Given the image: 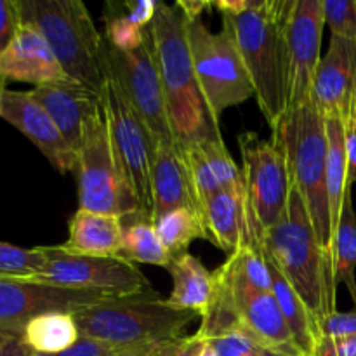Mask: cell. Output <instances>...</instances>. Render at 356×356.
I'll use <instances>...</instances> for the list:
<instances>
[{
  "label": "cell",
  "mask_w": 356,
  "mask_h": 356,
  "mask_svg": "<svg viewBox=\"0 0 356 356\" xmlns=\"http://www.w3.org/2000/svg\"><path fill=\"white\" fill-rule=\"evenodd\" d=\"M0 118L23 132L56 170H75V152L65 141L51 115L31 97L30 90L23 92L0 86Z\"/></svg>",
  "instance_id": "obj_15"
},
{
  "label": "cell",
  "mask_w": 356,
  "mask_h": 356,
  "mask_svg": "<svg viewBox=\"0 0 356 356\" xmlns=\"http://www.w3.org/2000/svg\"><path fill=\"white\" fill-rule=\"evenodd\" d=\"M353 111H355V115H356V89H355V103H353Z\"/></svg>",
  "instance_id": "obj_47"
},
{
  "label": "cell",
  "mask_w": 356,
  "mask_h": 356,
  "mask_svg": "<svg viewBox=\"0 0 356 356\" xmlns=\"http://www.w3.org/2000/svg\"><path fill=\"white\" fill-rule=\"evenodd\" d=\"M156 6H159L156 0H134V2H125L124 14L129 17L131 23L146 30L152 24L153 17H155Z\"/></svg>",
  "instance_id": "obj_40"
},
{
  "label": "cell",
  "mask_w": 356,
  "mask_h": 356,
  "mask_svg": "<svg viewBox=\"0 0 356 356\" xmlns=\"http://www.w3.org/2000/svg\"><path fill=\"white\" fill-rule=\"evenodd\" d=\"M214 350L216 356H259L261 346L250 339L242 329L229 330V332L216 336L207 341Z\"/></svg>",
  "instance_id": "obj_36"
},
{
  "label": "cell",
  "mask_w": 356,
  "mask_h": 356,
  "mask_svg": "<svg viewBox=\"0 0 356 356\" xmlns=\"http://www.w3.org/2000/svg\"><path fill=\"white\" fill-rule=\"evenodd\" d=\"M47 256L44 247L23 249L0 242V277L31 278L44 268Z\"/></svg>",
  "instance_id": "obj_32"
},
{
  "label": "cell",
  "mask_w": 356,
  "mask_h": 356,
  "mask_svg": "<svg viewBox=\"0 0 356 356\" xmlns=\"http://www.w3.org/2000/svg\"><path fill=\"white\" fill-rule=\"evenodd\" d=\"M21 28L17 0H0V54L9 47Z\"/></svg>",
  "instance_id": "obj_39"
},
{
  "label": "cell",
  "mask_w": 356,
  "mask_h": 356,
  "mask_svg": "<svg viewBox=\"0 0 356 356\" xmlns=\"http://www.w3.org/2000/svg\"><path fill=\"white\" fill-rule=\"evenodd\" d=\"M160 242L170 257L188 252L191 242L205 240V229L202 216L191 209H177L153 222Z\"/></svg>",
  "instance_id": "obj_30"
},
{
  "label": "cell",
  "mask_w": 356,
  "mask_h": 356,
  "mask_svg": "<svg viewBox=\"0 0 356 356\" xmlns=\"http://www.w3.org/2000/svg\"><path fill=\"white\" fill-rule=\"evenodd\" d=\"M101 103L120 176L138 198L145 221L152 222V169L159 145L108 75L101 89Z\"/></svg>",
  "instance_id": "obj_9"
},
{
  "label": "cell",
  "mask_w": 356,
  "mask_h": 356,
  "mask_svg": "<svg viewBox=\"0 0 356 356\" xmlns=\"http://www.w3.org/2000/svg\"><path fill=\"white\" fill-rule=\"evenodd\" d=\"M356 336V309L350 313H332L320 323V339H341Z\"/></svg>",
  "instance_id": "obj_38"
},
{
  "label": "cell",
  "mask_w": 356,
  "mask_h": 356,
  "mask_svg": "<svg viewBox=\"0 0 356 356\" xmlns=\"http://www.w3.org/2000/svg\"><path fill=\"white\" fill-rule=\"evenodd\" d=\"M104 75L110 76L155 138L156 145L176 143L167 117L165 99L149 38L134 51H118L103 37Z\"/></svg>",
  "instance_id": "obj_11"
},
{
  "label": "cell",
  "mask_w": 356,
  "mask_h": 356,
  "mask_svg": "<svg viewBox=\"0 0 356 356\" xmlns=\"http://www.w3.org/2000/svg\"><path fill=\"white\" fill-rule=\"evenodd\" d=\"M323 17L332 35L356 40V0H323Z\"/></svg>",
  "instance_id": "obj_35"
},
{
  "label": "cell",
  "mask_w": 356,
  "mask_h": 356,
  "mask_svg": "<svg viewBox=\"0 0 356 356\" xmlns=\"http://www.w3.org/2000/svg\"><path fill=\"white\" fill-rule=\"evenodd\" d=\"M104 19H106V30L103 35L104 40L118 51H134L148 38L149 26L146 30L136 26L125 14H111L110 17L106 14Z\"/></svg>",
  "instance_id": "obj_34"
},
{
  "label": "cell",
  "mask_w": 356,
  "mask_h": 356,
  "mask_svg": "<svg viewBox=\"0 0 356 356\" xmlns=\"http://www.w3.org/2000/svg\"><path fill=\"white\" fill-rule=\"evenodd\" d=\"M23 339L38 355H58L72 348L80 332L70 313H45L28 323Z\"/></svg>",
  "instance_id": "obj_28"
},
{
  "label": "cell",
  "mask_w": 356,
  "mask_h": 356,
  "mask_svg": "<svg viewBox=\"0 0 356 356\" xmlns=\"http://www.w3.org/2000/svg\"><path fill=\"white\" fill-rule=\"evenodd\" d=\"M156 346L159 344H152V346H120V344L80 336V339L63 353L38 356H149L155 351Z\"/></svg>",
  "instance_id": "obj_33"
},
{
  "label": "cell",
  "mask_w": 356,
  "mask_h": 356,
  "mask_svg": "<svg viewBox=\"0 0 356 356\" xmlns=\"http://www.w3.org/2000/svg\"><path fill=\"white\" fill-rule=\"evenodd\" d=\"M325 26L323 0H294L287 24L289 110L312 101L313 80L322 59Z\"/></svg>",
  "instance_id": "obj_14"
},
{
  "label": "cell",
  "mask_w": 356,
  "mask_h": 356,
  "mask_svg": "<svg viewBox=\"0 0 356 356\" xmlns=\"http://www.w3.org/2000/svg\"><path fill=\"white\" fill-rule=\"evenodd\" d=\"M294 0H252L235 16H222L233 35L249 79L254 99L273 131L289 108L287 24Z\"/></svg>",
  "instance_id": "obj_1"
},
{
  "label": "cell",
  "mask_w": 356,
  "mask_h": 356,
  "mask_svg": "<svg viewBox=\"0 0 356 356\" xmlns=\"http://www.w3.org/2000/svg\"><path fill=\"white\" fill-rule=\"evenodd\" d=\"M44 268L24 280L51 287L103 292L113 298L141 294L152 289L136 264L122 257H89L68 254L61 245L44 247Z\"/></svg>",
  "instance_id": "obj_12"
},
{
  "label": "cell",
  "mask_w": 356,
  "mask_h": 356,
  "mask_svg": "<svg viewBox=\"0 0 356 356\" xmlns=\"http://www.w3.org/2000/svg\"><path fill=\"white\" fill-rule=\"evenodd\" d=\"M30 94L51 115L65 141L76 155L82 148L87 122L101 108V94L73 80L33 87Z\"/></svg>",
  "instance_id": "obj_19"
},
{
  "label": "cell",
  "mask_w": 356,
  "mask_h": 356,
  "mask_svg": "<svg viewBox=\"0 0 356 356\" xmlns=\"http://www.w3.org/2000/svg\"><path fill=\"white\" fill-rule=\"evenodd\" d=\"M238 146L247 200L257 232L263 236L284 218L291 200L292 179L287 155L277 134L261 139L256 132H243L238 136Z\"/></svg>",
  "instance_id": "obj_10"
},
{
  "label": "cell",
  "mask_w": 356,
  "mask_h": 356,
  "mask_svg": "<svg viewBox=\"0 0 356 356\" xmlns=\"http://www.w3.org/2000/svg\"><path fill=\"white\" fill-rule=\"evenodd\" d=\"M271 271V292L280 306L284 318L291 329L292 337L296 341V346L299 348L305 356H313L316 350V344L320 341V327L315 316L312 315L305 302L299 299L294 289L287 284L284 277L277 271V268L268 261Z\"/></svg>",
  "instance_id": "obj_25"
},
{
  "label": "cell",
  "mask_w": 356,
  "mask_h": 356,
  "mask_svg": "<svg viewBox=\"0 0 356 356\" xmlns=\"http://www.w3.org/2000/svg\"><path fill=\"white\" fill-rule=\"evenodd\" d=\"M149 38L170 131L177 145L222 138L198 87L188 44V21L176 3L159 2L149 24Z\"/></svg>",
  "instance_id": "obj_2"
},
{
  "label": "cell",
  "mask_w": 356,
  "mask_h": 356,
  "mask_svg": "<svg viewBox=\"0 0 356 356\" xmlns=\"http://www.w3.org/2000/svg\"><path fill=\"white\" fill-rule=\"evenodd\" d=\"M344 145H346L348 160V181L356 183V115L351 111L350 117L344 120Z\"/></svg>",
  "instance_id": "obj_42"
},
{
  "label": "cell",
  "mask_w": 356,
  "mask_h": 356,
  "mask_svg": "<svg viewBox=\"0 0 356 356\" xmlns=\"http://www.w3.org/2000/svg\"><path fill=\"white\" fill-rule=\"evenodd\" d=\"M73 172L79 181V209L145 221L138 198L120 176L110 143L103 103L87 122Z\"/></svg>",
  "instance_id": "obj_7"
},
{
  "label": "cell",
  "mask_w": 356,
  "mask_h": 356,
  "mask_svg": "<svg viewBox=\"0 0 356 356\" xmlns=\"http://www.w3.org/2000/svg\"><path fill=\"white\" fill-rule=\"evenodd\" d=\"M271 132L284 145L292 186L302 198L320 247L332 261L334 233L327 193L325 118L308 101L302 106L289 110Z\"/></svg>",
  "instance_id": "obj_5"
},
{
  "label": "cell",
  "mask_w": 356,
  "mask_h": 356,
  "mask_svg": "<svg viewBox=\"0 0 356 356\" xmlns=\"http://www.w3.org/2000/svg\"><path fill=\"white\" fill-rule=\"evenodd\" d=\"M202 356H216L214 350H212V346L209 343H207V346H205V350H204V353H202Z\"/></svg>",
  "instance_id": "obj_46"
},
{
  "label": "cell",
  "mask_w": 356,
  "mask_h": 356,
  "mask_svg": "<svg viewBox=\"0 0 356 356\" xmlns=\"http://www.w3.org/2000/svg\"><path fill=\"white\" fill-rule=\"evenodd\" d=\"M103 292L51 287L24 278L0 277V330L23 336L28 323L45 313L75 315L103 299Z\"/></svg>",
  "instance_id": "obj_13"
},
{
  "label": "cell",
  "mask_w": 356,
  "mask_h": 356,
  "mask_svg": "<svg viewBox=\"0 0 356 356\" xmlns=\"http://www.w3.org/2000/svg\"><path fill=\"white\" fill-rule=\"evenodd\" d=\"M177 209H191L202 216V204L177 143L159 145L152 169V222Z\"/></svg>",
  "instance_id": "obj_21"
},
{
  "label": "cell",
  "mask_w": 356,
  "mask_h": 356,
  "mask_svg": "<svg viewBox=\"0 0 356 356\" xmlns=\"http://www.w3.org/2000/svg\"><path fill=\"white\" fill-rule=\"evenodd\" d=\"M179 146L200 204L211 195L243 183L242 169L229 155L222 138L200 139Z\"/></svg>",
  "instance_id": "obj_22"
},
{
  "label": "cell",
  "mask_w": 356,
  "mask_h": 356,
  "mask_svg": "<svg viewBox=\"0 0 356 356\" xmlns=\"http://www.w3.org/2000/svg\"><path fill=\"white\" fill-rule=\"evenodd\" d=\"M327 131V193H329L330 222L332 233L339 226L341 212H343L344 195H346L350 181H348V160L346 145H344V120L341 118H325ZM334 247V245H332Z\"/></svg>",
  "instance_id": "obj_26"
},
{
  "label": "cell",
  "mask_w": 356,
  "mask_h": 356,
  "mask_svg": "<svg viewBox=\"0 0 356 356\" xmlns=\"http://www.w3.org/2000/svg\"><path fill=\"white\" fill-rule=\"evenodd\" d=\"M261 245L268 261L315 316L318 327L337 312L332 261L320 247L308 211L294 186L284 218L263 233Z\"/></svg>",
  "instance_id": "obj_3"
},
{
  "label": "cell",
  "mask_w": 356,
  "mask_h": 356,
  "mask_svg": "<svg viewBox=\"0 0 356 356\" xmlns=\"http://www.w3.org/2000/svg\"><path fill=\"white\" fill-rule=\"evenodd\" d=\"M118 257L132 264H152V266L165 268V270L172 261V257L160 242L153 222L148 221H134L124 226V238H122Z\"/></svg>",
  "instance_id": "obj_31"
},
{
  "label": "cell",
  "mask_w": 356,
  "mask_h": 356,
  "mask_svg": "<svg viewBox=\"0 0 356 356\" xmlns=\"http://www.w3.org/2000/svg\"><path fill=\"white\" fill-rule=\"evenodd\" d=\"M356 89V40L330 37L329 51L322 56L312 89V103L323 118L346 120L353 111Z\"/></svg>",
  "instance_id": "obj_16"
},
{
  "label": "cell",
  "mask_w": 356,
  "mask_h": 356,
  "mask_svg": "<svg viewBox=\"0 0 356 356\" xmlns=\"http://www.w3.org/2000/svg\"><path fill=\"white\" fill-rule=\"evenodd\" d=\"M205 346L207 339L197 332L193 336H183L179 339L159 344L149 356H202Z\"/></svg>",
  "instance_id": "obj_37"
},
{
  "label": "cell",
  "mask_w": 356,
  "mask_h": 356,
  "mask_svg": "<svg viewBox=\"0 0 356 356\" xmlns=\"http://www.w3.org/2000/svg\"><path fill=\"white\" fill-rule=\"evenodd\" d=\"M0 86H3V82H0Z\"/></svg>",
  "instance_id": "obj_48"
},
{
  "label": "cell",
  "mask_w": 356,
  "mask_h": 356,
  "mask_svg": "<svg viewBox=\"0 0 356 356\" xmlns=\"http://www.w3.org/2000/svg\"><path fill=\"white\" fill-rule=\"evenodd\" d=\"M68 240L63 249L68 254L89 257H118L124 238V219L118 216L79 209L68 225Z\"/></svg>",
  "instance_id": "obj_23"
},
{
  "label": "cell",
  "mask_w": 356,
  "mask_h": 356,
  "mask_svg": "<svg viewBox=\"0 0 356 356\" xmlns=\"http://www.w3.org/2000/svg\"><path fill=\"white\" fill-rule=\"evenodd\" d=\"M197 313L172 308L153 289L108 298L73 315L80 336L120 346H152L184 336Z\"/></svg>",
  "instance_id": "obj_6"
},
{
  "label": "cell",
  "mask_w": 356,
  "mask_h": 356,
  "mask_svg": "<svg viewBox=\"0 0 356 356\" xmlns=\"http://www.w3.org/2000/svg\"><path fill=\"white\" fill-rule=\"evenodd\" d=\"M0 356H38L23 339V336L0 330Z\"/></svg>",
  "instance_id": "obj_43"
},
{
  "label": "cell",
  "mask_w": 356,
  "mask_h": 356,
  "mask_svg": "<svg viewBox=\"0 0 356 356\" xmlns=\"http://www.w3.org/2000/svg\"><path fill=\"white\" fill-rule=\"evenodd\" d=\"M205 240L232 256L242 247L261 243L243 183L211 195L202 204Z\"/></svg>",
  "instance_id": "obj_17"
},
{
  "label": "cell",
  "mask_w": 356,
  "mask_h": 356,
  "mask_svg": "<svg viewBox=\"0 0 356 356\" xmlns=\"http://www.w3.org/2000/svg\"><path fill=\"white\" fill-rule=\"evenodd\" d=\"M219 282L229 287H245L271 292V271L261 243L242 247L214 271Z\"/></svg>",
  "instance_id": "obj_27"
},
{
  "label": "cell",
  "mask_w": 356,
  "mask_h": 356,
  "mask_svg": "<svg viewBox=\"0 0 356 356\" xmlns=\"http://www.w3.org/2000/svg\"><path fill=\"white\" fill-rule=\"evenodd\" d=\"M218 280V277H216ZM218 284L228 292L229 301L238 318L240 329L256 341L257 346L282 351L289 355H301L291 329L284 318L280 306L273 292H261L245 287H229L218 280Z\"/></svg>",
  "instance_id": "obj_18"
},
{
  "label": "cell",
  "mask_w": 356,
  "mask_h": 356,
  "mask_svg": "<svg viewBox=\"0 0 356 356\" xmlns=\"http://www.w3.org/2000/svg\"><path fill=\"white\" fill-rule=\"evenodd\" d=\"M259 356H301V355H289V353H282V351H275V350H268V348H261Z\"/></svg>",
  "instance_id": "obj_45"
},
{
  "label": "cell",
  "mask_w": 356,
  "mask_h": 356,
  "mask_svg": "<svg viewBox=\"0 0 356 356\" xmlns=\"http://www.w3.org/2000/svg\"><path fill=\"white\" fill-rule=\"evenodd\" d=\"M176 6L179 7L181 13L184 14L186 21H197L200 19L202 13H204L207 7L212 6V2H202V0H179V2H176Z\"/></svg>",
  "instance_id": "obj_44"
},
{
  "label": "cell",
  "mask_w": 356,
  "mask_h": 356,
  "mask_svg": "<svg viewBox=\"0 0 356 356\" xmlns=\"http://www.w3.org/2000/svg\"><path fill=\"white\" fill-rule=\"evenodd\" d=\"M188 44L198 87L212 120L219 125L228 108L254 97L252 82L226 28L212 33L202 19L188 21Z\"/></svg>",
  "instance_id": "obj_8"
},
{
  "label": "cell",
  "mask_w": 356,
  "mask_h": 356,
  "mask_svg": "<svg viewBox=\"0 0 356 356\" xmlns=\"http://www.w3.org/2000/svg\"><path fill=\"white\" fill-rule=\"evenodd\" d=\"M313 356H356V336L341 339L322 337Z\"/></svg>",
  "instance_id": "obj_41"
},
{
  "label": "cell",
  "mask_w": 356,
  "mask_h": 356,
  "mask_svg": "<svg viewBox=\"0 0 356 356\" xmlns=\"http://www.w3.org/2000/svg\"><path fill=\"white\" fill-rule=\"evenodd\" d=\"M167 271L172 277V292L167 302L172 308L193 312L204 318L218 292L214 271H209L202 261L190 252L172 257Z\"/></svg>",
  "instance_id": "obj_24"
},
{
  "label": "cell",
  "mask_w": 356,
  "mask_h": 356,
  "mask_svg": "<svg viewBox=\"0 0 356 356\" xmlns=\"http://www.w3.org/2000/svg\"><path fill=\"white\" fill-rule=\"evenodd\" d=\"M7 80L38 87L70 79L44 37L35 28L21 23L9 47L0 54V82L6 83Z\"/></svg>",
  "instance_id": "obj_20"
},
{
  "label": "cell",
  "mask_w": 356,
  "mask_h": 356,
  "mask_svg": "<svg viewBox=\"0 0 356 356\" xmlns=\"http://www.w3.org/2000/svg\"><path fill=\"white\" fill-rule=\"evenodd\" d=\"M351 186L353 184L348 186L344 195L339 226L334 235L332 264L336 285H346L356 306V212L351 198Z\"/></svg>",
  "instance_id": "obj_29"
},
{
  "label": "cell",
  "mask_w": 356,
  "mask_h": 356,
  "mask_svg": "<svg viewBox=\"0 0 356 356\" xmlns=\"http://www.w3.org/2000/svg\"><path fill=\"white\" fill-rule=\"evenodd\" d=\"M21 23L44 37L73 82L101 94L104 86L103 35L80 0H17Z\"/></svg>",
  "instance_id": "obj_4"
}]
</instances>
